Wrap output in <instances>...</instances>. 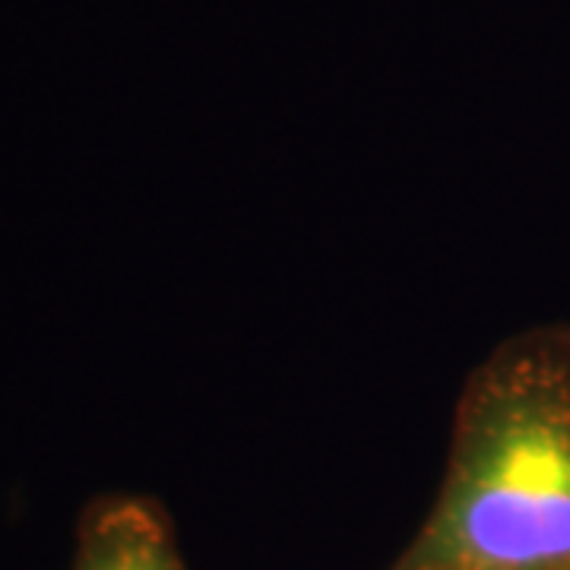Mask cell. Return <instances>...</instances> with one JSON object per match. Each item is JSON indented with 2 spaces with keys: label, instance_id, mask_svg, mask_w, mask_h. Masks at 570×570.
I'll return each instance as SVG.
<instances>
[{
  "label": "cell",
  "instance_id": "6da1fadb",
  "mask_svg": "<svg viewBox=\"0 0 570 570\" xmlns=\"http://www.w3.org/2000/svg\"><path fill=\"white\" fill-rule=\"evenodd\" d=\"M387 570H570V326L469 371L438 498Z\"/></svg>",
  "mask_w": 570,
  "mask_h": 570
},
{
  "label": "cell",
  "instance_id": "7a4b0ae2",
  "mask_svg": "<svg viewBox=\"0 0 570 570\" xmlns=\"http://www.w3.org/2000/svg\"><path fill=\"white\" fill-rule=\"evenodd\" d=\"M70 570H187L159 501L105 494L82 510Z\"/></svg>",
  "mask_w": 570,
  "mask_h": 570
}]
</instances>
